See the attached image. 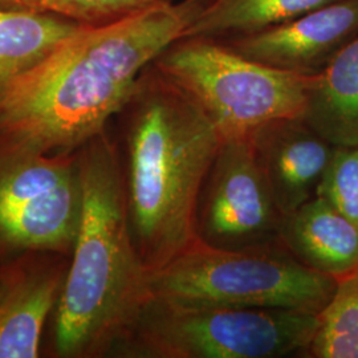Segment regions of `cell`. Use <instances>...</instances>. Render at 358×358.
Masks as SVG:
<instances>
[{
  "instance_id": "6da1fadb",
  "label": "cell",
  "mask_w": 358,
  "mask_h": 358,
  "mask_svg": "<svg viewBox=\"0 0 358 358\" xmlns=\"http://www.w3.org/2000/svg\"><path fill=\"white\" fill-rule=\"evenodd\" d=\"M203 3L159 0L113 22L83 26L13 84L0 140L73 153L109 127L142 72L183 38Z\"/></svg>"
},
{
  "instance_id": "7a4b0ae2",
  "label": "cell",
  "mask_w": 358,
  "mask_h": 358,
  "mask_svg": "<svg viewBox=\"0 0 358 358\" xmlns=\"http://www.w3.org/2000/svg\"><path fill=\"white\" fill-rule=\"evenodd\" d=\"M112 122L131 236L155 272L196 241L199 194L224 138L152 64Z\"/></svg>"
},
{
  "instance_id": "3957f363",
  "label": "cell",
  "mask_w": 358,
  "mask_h": 358,
  "mask_svg": "<svg viewBox=\"0 0 358 358\" xmlns=\"http://www.w3.org/2000/svg\"><path fill=\"white\" fill-rule=\"evenodd\" d=\"M109 129L110 124L77 149L83 207L48 327L51 357H109L149 297V271L131 236L120 155Z\"/></svg>"
},
{
  "instance_id": "277c9868",
  "label": "cell",
  "mask_w": 358,
  "mask_h": 358,
  "mask_svg": "<svg viewBox=\"0 0 358 358\" xmlns=\"http://www.w3.org/2000/svg\"><path fill=\"white\" fill-rule=\"evenodd\" d=\"M317 315L183 306L149 296L109 357L279 358L310 344Z\"/></svg>"
},
{
  "instance_id": "5b68a950",
  "label": "cell",
  "mask_w": 358,
  "mask_h": 358,
  "mask_svg": "<svg viewBox=\"0 0 358 358\" xmlns=\"http://www.w3.org/2000/svg\"><path fill=\"white\" fill-rule=\"evenodd\" d=\"M337 279L308 268L282 244L222 250L190 244L164 268L149 272V296L183 306L276 308L319 315Z\"/></svg>"
},
{
  "instance_id": "8992f818",
  "label": "cell",
  "mask_w": 358,
  "mask_h": 358,
  "mask_svg": "<svg viewBox=\"0 0 358 358\" xmlns=\"http://www.w3.org/2000/svg\"><path fill=\"white\" fill-rule=\"evenodd\" d=\"M152 65L205 112L224 140L303 117L312 81V75L250 60L217 38H178Z\"/></svg>"
},
{
  "instance_id": "52a82bcc",
  "label": "cell",
  "mask_w": 358,
  "mask_h": 358,
  "mask_svg": "<svg viewBox=\"0 0 358 358\" xmlns=\"http://www.w3.org/2000/svg\"><path fill=\"white\" fill-rule=\"evenodd\" d=\"M81 207L77 150L41 153L0 140V266L31 251L71 256Z\"/></svg>"
},
{
  "instance_id": "ba28073f",
  "label": "cell",
  "mask_w": 358,
  "mask_h": 358,
  "mask_svg": "<svg viewBox=\"0 0 358 358\" xmlns=\"http://www.w3.org/2000/svg\"><path fill=\"white\" fill-rule=\"evenodd\" d=\"M282 219L250 138L224 140L199 194L196 239L222 250L280 244Z\"/></svg>"
},
{
  "instance_id": "9c48e42d",
  "label": "cell",
  "mask_w": 358,
  "mask_h": 358,
  "mask_svg": "<svg viewBox=\"0 0 358 358\" xmlns=\"http://www.w3.org/2000/svg\"><path fill=\"white\" fill-rule=\"evenodd\" d=\"M71 256L31 251L0 266V358H36L64 287Z\"/></svg>"
},
{
  "instance_id": "30bf717a",
  "label": "cell",
  "mask_w": 358,
  "mask_h": 358,
  "mask_svg": "<svg viewBox=\"0 0 358 358\" xmlns=\"http://www.w3.org/2000/svg\"><path fill=\"white\" fill-rule=\"evenodd\" d=\"M357 34L358 0H337L282 24L223 43L260 64L316 75Z\"/></svg>"
},
{
  "instance_id": "8fae6325",
  "label": "cell",
  "mask_w": 358,
  "mask_h": 358,
  "mask_svg": "<svg viewBox=\"0 0 358 358\" xmlns=\"http://www.w3.org/2000/svg\"><path fill=\"white\" fill-rule=\"evenodd\" d=\"M248 138L284 217L316 196L336 146L303 117L272 121Z\"/></svg>"
},
{
  "instance_id": "7c38bea8",
  "label": "cell",
  "mask_w": 358,
  "mask_h": 358,
  "mask_svg": "<svg viewBox=\"0 0 358 358\" xmlns=\"http://www.w3.org/2000/svg\"><path fill=\"white\" fill-rule=\"evenodd\" d=\"M279 242L297 262L340 279L358 269V227L315 196L282 219Z\"/></svg>"
},
{
  "instance_id": "4fadbf2b",
  "label": "cell",
  "mask_w": 358,
  "mask_h": 358,
  "mask_svg": "<svg viewBox=\"0 0 358 358\" xmlns=\"http://www.w3.org/2000/svg\"><path fill=\"white\" fill-rule=\"evenodd\" d=\"M303 118L333 146H358V34L312 75Z\"/></svg>"
},
{
  "instance_id": "5bb4252c",
  "label": "cell",
  "mask_w": 358,
  "mask_h": 358,
  "mask_svg": "<svg viewBox=\"0 0 358 358\" xmlns=\"http://www.w3.org/2000/svg\"><path fill=\"white\" fill-rule=\"evenodd\" d=\"M81 27L56 15L0 10V103L19 77Z\"/></svg>"
},
{
  "instance_id": "9a60e30c",
  "label": "cell",
  "mask_w": 358,
  "mask_h": 358,
  "mask_svg": "<svg viewBox=\"0 0 358 358\" xmlns=\"http://www.w3.org/2000/svg\"><path fill=\"white\" fill-rule=\"evenodd\" d=\"M333 1L337 0H210L203 3L185 36L222 40L248 35Z\"/></svg>"
},
{
  "instance_id": "2e32d148",
  "label": "cell",
  "mask_w": 358,
  "mask_h": 358,
  "mask_svg": "<svg viewBox=\"0 0 358 358\" xmlns=\"http://www.w3.org/2000/svg\"><path fill=\"white\" fill-rule=\"evenodd\" d=\"M301 357L358 358V269L337 279Z\"/></svg>"
},
{
  "instance_id": "e0dca14e",
  "label": "cell",
  "mask_w": 358,
  "mask_h": 358,
  "mask_svg": "<svg viewBox=\"0 0 358 358\" xmlns=\"http://www.w3.org/2000/svg\"><path fill=\"white\" fill-rule=\"evenodd\" d=\"M159 0H0L1 11L56 15L83 26L113 22Z\"/></svg>"
},
{
  "instance_id": "ac0fdd59",
  "label": "cell",
  "mask_w": 358,
  "mask_h": 358,
  "mask_svg": "<svg viewBox=\"0 0 358 358\" xmlns=\"http://www.w3.org/2000/svg\"><path fill=\"white\" fill-rule=\"evenodd\" d=\"M316 195L358 227V146L334 148Z\"/></svg>"
},
{
  "instance_id": "d6986e66",
  "label": "cell",
  "mask_w": 358,
  "mask_h": 358,
  "mask_svg": "<svg viewBox=\"0 0 358 358\" xmlns=\"http://www.w3.org/2000/svg\"><path fill=\"white\" fill-rule=\"evenodd\" d=\"M194 1H201V3H207V1H210V0H194Z\"/></svg>"
}]
</instances>
